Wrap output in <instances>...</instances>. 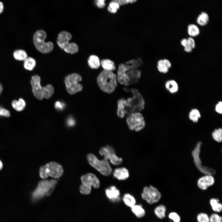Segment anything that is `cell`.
I'll use <instances>...</instances> for the list:
<instances>
[{
	"mask_svg": "<svg viewBox=\"0 0 222 222\" xmlns=\"http://www.w3.org/2000/svg\"><path fill=\"white\" fill-rule=\"evenodd\" d=\"M63 173L62 166L55 162H51L42 166L39 170V175L42 179L48 176L57 178L61 176Z\"/></svg>",
	"mask_w": 222,
	"mask_h": 222,
	"instance_id": "obj_8",
	"label": "cell"
},
{
	"mask_svg": "<svg viewBox=\"0 0 222 222\" xmlns=\"http://www.w3.org/2000/svg\"><path fill=\"white\" fill-rule=\"evenodd\" d=\"M2 90H3V88H2V86L1 84L0 83V94H1L2 92Z\"/></svg>",
	"mask_w": 222,
	"mask_h": 222,
	"instance_id": "obj_50",
	"label": "cell"
},
{
	"mask_svg": "<svg viewBox=\"0 0 222 222\" xmlns=\"http://www.w3.org/2000/svg\"><path fill=\"white\" fill-rule=\"evenodd\" d=\"M141 59L131 60L120 64L117 73V82L121 85L128 86L137 83L140 79L141 71L139 69L143 64Z\"/></svg>",
	"mask_w": 222,
	"mask_h": 222,
	"instance_id": "obj_2",
	"label": "cell"
},
{
	"mask_svg": "<svg viewBox=\"0 0 222 222\" xmlns=\"http://www.w3.org/2000/svg\"><path fill=\"white\" fill-rule=\"evenodd\" d=\"M122 200L126 206L130 208L136 204L135 198L129 193L125 194L122 197Z\"/></svg>",
	"mask_w": 222,
	"mask_h": 222,
	"instance_id": "obj_21",
	"label": "cell"
},
{
	"mask_svg": "<svg viewBox=\"0 0 222 222\" xmlns=\"http://www.w3.org/2000/svg\"><path fill=\"white\" fill-rule=\"evenodd\" d=\"M0 116L9 117L10 116V113L9 110L0 106Z\"/></svg>",
	"mask_w": 222,
	"mask_h": 222,
	"instance_id": "obj_38",
	"label": "cell"
},
{
	"mask_svg": "<svg viewBox=\"0 0 222 222\" xmlns=\"http://www.w3.org/2000/svg\"><path fill=\"white\" fill-rule=\"evenodd\" d=\"M187 32L191 37H194L199 35L200 31L196 25L194 24H190L188 26Z\"/></svg>",
	"mask_w": 222,
	"mask_h": 222,
	"instance_id": "obj_30",
	"label": "cell"
},
{
	"mask_svg": "<svg viewBox=\"0 0 222 222\" xmlns=\"http://www.w3.org/2000/svg\"><path fill=\"white\" fill-rule=\"evenodd\" d=\"M56 180H43L40 181L32 194V199L39 200L45 195H49L52 192L56 184Z\"/></svg>",
	"mask_w": 222,
	"mask_h": 222,
	"instance_id": "obj_5",
	"label": "cell"
},
{
	"mask_svg": "<svg viewBox=\"0 0 222 222\" xmlns=\"http://www.w3.org/2000/svg\"><path fill=\"white\" fill-rule=\"evenodd\" d=\"M24 61V67L27 70L32 71L35 66L36 61L32 57H27Z\"/></svg>",
	"mask_w": 222,
	"mask_h": 222,
	"instance_id": "obj_27",
	"label": "cell"
},
{
	"mask_svg": "<svg viewBox=\"0 0 222 222\" xmlns=\"http://www.w3.org/2000/svg\"><path fill=\"white\" fill-rule=\"evenodd\" d=\"M105 193L107 197L112 202H118L121 200L120 191L115 186H111L107 188Z\"/></svg>",
	"mask_w": 222,
	"mask_h": 222,
	"instance_id": "obj_16",
	"label": "cell"
},
{
	"mask_svg": "<svg viewBox=\"0 0 222 222\" xmlns=\"http://www.w3.org/2000/svg\"><path fill=\"white\" fill-rule=\"evenodd\" d=\"M184 51L187 52H190L192 51V49L188 45L184 47Z\"/></svg>",
	"mask_w": 222,
	"mask_h": 222,
	"instance_id": "obj_47",
	"label": "cell"
},
{
	"mask_svg": "<svg viewBox=\"0 0 222 222\" xmlns=\"http://www.w3.org/2000/svg\"><path fill=\"white\" fill-rule=\"evenodd\" d=\"M41 79L39 76L35 75L32 76L30 81L32 88V92L37 99L41 100L44 98H50L54 92L52 85L48 84L45 87H42L40 84Z\"/></svg>",
	"mask_w": 222,
	"mask_h": 222,
	"instance_id": "obj_4",
	"label": "cell"
},
{
	"mask_svg": "<svg viewBox=\"0 0 222 222\" xmlns=\"http://www.w3.org/2000/svg\"><path fill=\"white\" fill-rule=\"evenodd\" d=\"M100 63L104 70L112 72L116 69L114 62L109 59H103L100 61Z\"/></svg>",
	"mask_w": 222,
	"mask_h": 222,
	"instance_id": "obj_20",
	"label": "cell"
},
{
	"mask_svg": "<svg viewBox=\"0 0 222 222\" xmlns=\"http://www.w3.org/2000/svg\"><path fill=\"white\" fill-rule=\"evenodd\" d=\"M14 58L19 61H24L27 57L26 51L22 49H18L15 50L13 53Z\"/></svg>",
	"mask_w": 222,
	"mask_h": 222,
	"instance_id": "obj_26",
	"label": "cell"
},
{
	"mask_svg": "<svg viewBox=\"0 0 222 222\" xmlns=\"http://www.w3.org/2000/svg\"><path fill=\"white\" fill-rule=\"evenodd\" d=\"M222 217L217 213L212 214L209 217V222H222Z\"/></svg>",
	"mask_w": 222,
	"mask_h": 222,
	"instance_id": "obj_36",
	"label": "cell"
},
{
	"mask_svg": "<svg viewBox=\"0 0 222 222\" xmlns=\"http://www.w3.org/2000/svg\"><path fill=\"white\" fill-rule=\"evenodd\" d=\"M130 208L131 212L138 218H141L146 215L145 210L141 204H136Z\"/></svg>",
	"mask_w": 222,
	"mask_h": 222,
	"instance_id": "obj_19",
	"label": "cell"
},
{
	"mask_svg": "<svg viewBox=\"0 0 222 222\" xmlns=\"http://www.w3.org/2000/svg\"><path fill=\"white\" fill-rule=\"evenodd\" d=\"M82 184L80 187V192L83 194H88L91 191V186L96 188L100 185L99 180L95 175L92 173H88L82 176Z\"/></svg>",
	"mask_w": 222,
	"mask_h": 222,
	"instance_id": "obj_12",
	"label": "cell"
},
{
	"mask_svg": "<svg viewBox=\"0 0 222 222\" xmlns=\"http://www.w3.org/2000/svg\"><path fill=\"white\" fill-rule=\"evenodd\" d=\"M212 137L215 140L220 142L222 140V130L219 128L215 130L212 132Z\"/></svg>",
	"mask_w": 222,
	"mask_h": 222,
	"instance_id": "obj_33",
	"label": "cell"
},
{
	"mask_svg": "<svg viewBox=\"0 0 222 222\" xmlns=\"http://www.w3.org/2000/svg\"><path fill=\"white\" fill-rule=\"evenodd\" d=\"M4 6L3 3L0 1V14L2 13L4 10Z\"/></svg>",
	"mask_w": 222,
	"mask_h": 222,
	"instance_id": "obj_48",
	"label": "cell"
},
{
	"mask_svg": "<svg viewBox=\"0 0 222 222\" xmlns=\"http://www.w3.org/2000/svg\"><path fill=\"white\" fill-rule=\"evenodd\" d=\"M47 37L45 32L43 30H39L34 34L33 40L37 49L43 53H47L51 51L53 48L52 42H46L45 40Z\"/></svg>",
	"mask_w": 222,
	"mask_h": 222,
	"instance_id": "obj_6",
	"label": "cell"
},
{
	"mask_svg": "<svg viewBox=\"0 0 222 222\" xmlns=\"http://www.w3.org/2000/svg\"><path fill=\"white\" fill-rule=\"evenodd\" d=\"M113 175L114 178L118 180H125L129 177V173L126 168L119 167L114 170Z\"/></svg>",
	"mask_w": 222,
	"mask_h": 222,
	"instance_id": "obj_18",
	"label": "cell"
},
{
	"mask_svg": "<svg viewBox=\"0 0 222 222\" xmlns=\"http://www.w3.org/2000/svg\"><path fill=\"white\" fill-rule=\"evenodd\" d=\"M64 106L63 104L59 101H56L55 105V108L59 110L63 109Z\"/></svg>",
	"mask_w": 222,
	"mask_h": 222,
	"instance_id": "obj_43",
	"label": "cell"
},
{
	"mask_svg": "<svg viewBox=\"0 0 222 222\" xmlns=\"http://www.w3.org/2000/svg\"><path fill=\"white\" fill-rule=\"evenodd\" d=\"M120 5L117 0H112L109 4L108 10L111 13H115L119 9Z\"/></svg>",
	"mask_w": 222,
	"mask_h": 222,
	"instance_id": "obj_32",
	"label": "cell"
},
{
	"mask_svg": "<svg viewBox=\"0 0 222 222\" xmlns=\"http://www.w3.org/2000/svg\"><path fill=\"white\" fill-rule=\"evenodd\" d=\"M197 219L198 222H209V217L207 214L202 212L198 214Z\"/></svg>",
	"mask_w": 222,
	"mask_h": 222,
	"instance_id": "obj_35",
	"label": "cell"
},
{
	"mask_svg": "<svg viewBox=\"0 0 222 222\" xmlns=\"http://www.w3.org/2000/svg\"><path fill=\"white\" fill-rule=\"evenodd\" d=\"M120 5H124L129 3H132L137 0H117Z\"/></svg>",
	"mask_w": 222,
	"mask_h": 222,
	"instance_id": "obj_41",
	"label": "cell"
},
{
	"mask_svg": "<svg viewBox=\"0 0 222 222\" xmlns=\"http://www.w3.org/2000/svg\"><path fill=\"white\" fill-rule=\"evenodd\" d=\"M188 45L192 49L195 48V40L191 37H189L187 39Z\"/></svg>",
	"mask_w": 222,
	"mask_h": 222,
	"instance_id": "obj_39",
	"label": "cell"
},
{
	"mask_svg": "<svg viewBox=\"0 0 222 222\" xmlns=\"http://www.w3.org/2000/svg\"><path fill=\"white\" fill-rule=\"evenodd\" d=\"M169 218L174 222H180V217L179 216L176 212H171L169 214Z\"/></svg>",
	"mask_w": 222,
	"mask_h": 222,
	"instance_id": "obj_37",
	"label": "cell"
},
{
	"mask_svg": "<svg viewBox=\"0 0 222 222\" xmlns=\"http://www.w3.org/2000/svg\"><path fill=\"white\" fill-rule=\"evenodd\" d=\"M157 67L158 71L163 73H166L168 72L169 69L164 64L163 60H160L158 61Z\"/></svg>",
	"mask_w": 222,
	"mask_h": 222,
	"instance_id": "obj_34",
	"label": "cell"
},
{
	"mask_svg": "<svg viewBox=\"0 0 222 222\" xmlns=\"http://www.w3.org/2000/svg\"><path fill=\"white\" fill-rule=\"evenodd\" d=\"M218 199L212 198L210 199V204L213 210L216 212H220L222 210V205Z\"/></svg>",
	"mask_w": 222,
	"mask_h": 222,
	"instance_id": "obj_28",
	"label": "cell"
},
{
	"mask_svg": "<svg viewBox=\"0 0 222 222\" xmlns=\"http://www.w3.org/2000/svg\"><path fill=\"white\" fill-rule=\"evenodd\" d=\"M88 62L89 66L92 69H98L101 65L99 58L95 55L90 56L88 58Z\"/></svg>",
	"mask_w": 222,
	"mask_h": 222,
	"instance_id": "obj_22",
	"label": "cell"
},
{
	"mask_svg": "<svg viewBox=\"0 0 222 222\" xmlns=\"http://www.w3.org/2000/svg\"><path fill=\"white\" fill-rule=\"evenodd\" d=\"M75 123V121L72 118H69L68 120V124L69 126H73L74 125Z\"/></svg>",
	"mask_w": 222,
	"mask_h": 222,
	"instance_id": "obj_46",
	"label": "cell"
},
{
	"mask_svg": "<svg viewBox=\"0 0 222 222\" xmlns=\"http://www.w3.org/2000/svg\"><path fill=\"white\" fill-rule=\"evenodd\" d=\"M166 211V207L162 204L157 206L154 209L155 215L160 219H162L165 217Z\"/></svg>",
	"mask_w": 222,
	"mask_h": 222,
	"instance_id": "obj_24",
	"label": "cell"
},
{
	"mask_svg": "<svg viewBox=\"0 0 222 222\" xmlns=\"http://www.w3.org/2000/svg\"><path fill=\"white\" fill-rule=\"evenodd\" d=\"M3 167V164L1 160H0V170H1Z\"/></svg>",
	"mask_w": 222,
	"mask_h": 222,
	"instance_id": "obj_49",
	"label": "cell"
},
{
	"mask_svg": "<svg viewBox=\"0 0 222 222\" xmlns=\"http://www.w3.org/2000/svg\"><path fill=\"white\" fill-rule=\"evenodd\" d=\"M141 197L149 204H153L160 200L161 195L155 187L150 185L144 188Z\"/></svg>",
	"mask_w": 222,
	"mask_h": 222,
	"instance_id": "obj_14",
	"label": "cell"
},
{
	"mask_svg": "<svg viewBox=\"0 0 222 222\" xmlns=\"http://www.w3.org/2000/svg\"><path fill=\"white\" fill-rule=\"evenodd\" d=\"M123 89L125 91L131 93L132 96L118 100L117 114L121 118L132 113L140 112L144 109L145 104L144 99L138 89L126 87Z\"/></svg>",
	"mask_w": 222,
	"mask_h": 222,
	"instance_id": "obj_1",
	"label": "cell"
},
{
	"mask_svg": "<svg viewBox=\"0 0 222 222\" xmlns=\"http://www.w3.org/2000/svg\"><path fill=\"white\" fill-rule=\"evenodd\" d=\"M202 143L199 142L197 143L195 148L192 151L191 154L193 158L194 163L199 170L201 173L206 175H212L214 174L215 171L211 168L205 166L202 164L200 157V154Z\"/></svg>",
	"mask_w": 222,
	"mask_h": 222,
	"instance_id": "obj_13",
	"label": "cell"
},
{
	"mask_svg": "<svg viewBox=\"0 0 222 222\" xmlns=\"http://www.w3.org/2000/svg\"><path fill=\"white\" fill-rule=\"evenodd\" d=\"M216 111L219 113L221 114L222 113V102L219 101L215 107Z\"/></svg>",
	"mask_w": 222,
	"mask_h": 222,
	"instance_id": "obj_42",
	"label": "cell"
},
{
	"mask_svg": "<svg viewBox=\"0 0 222 222\" xmlns=\"http://www.w3.org/2000/svg\"><path fill=\"white\" fill-rule=\"evenodd\" d=\"M99 152L101 156L104 157V159L108 160H109L114 165H119L122 162V158L116 155L114 148L111 146L108 145L101 147Z\"/></svg>",
	"mask_w": 222,
	"mask_h": 222,
	"instance_id": "obj_15",
	"label": "cell"
},
{
	"mask_svg": "<svg viewBox=\"0 0 222 222\" xmlns=\"http://www.w3.org/2000/svg\"><path fill=\"white\" fill-rule=\"evenodd\" d=\"M165 86L166 89L172 93L177 92L179 89L177 83L174 80H170L167 81L165 83Z\"/></svg>",
	"mask_w": 222,
	"mask_h": 222,
	"instance_id": "obj_23",
	"label": "cell"
},
{
	"mask_svg": "<svg viewBox=\"0 0 222 222\" xmlns=\"http://www.w3.org/2000/svg\"><path fill=\"white\" fill-rule=\"evenodd\" d=\"M97 81L100 89L108 94L114 92L117 86V75L112 71L103 70L97 77Z\"/></svg>",
	"mask_w": 222,
	"mask_h": 222,
	"instance_id": "obj_3",
	"label": "cell"
},
{
	"mask_svg": "<svg viewBox=\"0 0 222 222\" xmlns=\"http://www.w3.org/2000/svg\"><path fill=\"white\" fill-rule=\"evenodd\" d=\"M82 80V77L79 74L73 73L66 76L64 83L68 92L73 95L82 90L83 86L79 82Z\"/></svg>",
	"mask_w": 222,
	"mask_h": 222,
	"instance_id": "obj_11",
	"label": "cell"
},
{
	"mask_svg": "<svg viewBox=\"0 0 222 222\" xmlns=\"http://www.w3.org/2000/svg\"><path fill=\"white\" fill-rule=\"evenodd\" d=\"M209 16L208 14L205 12H202L198 17L197 22L201 26L206 25L209 21Z\"/></svg>",
	"mask_w": 222,
	"mask_h": 222,
	"instance_id": "obj_29",
	"label": "cell"
},
{
	"mask_svg": "<svg viewBox=\"0 0 222 222\" xmlns=\"http://www.w3.org/2000/svg\"><path fill=\"white\" fill-rule=\"evenodd\" d=\"M181 45L184 47L188 45L187 39L184 38L182 39L180 42Z\"/></svg>",
	"mask_w": 222,
	"mask_h": 222,
	"instance_id": "obj_45",
	"label": "cell"
},
{
	"mask_svg": "<svg viewBox=\"0 0 222 222\" xmlns=\"http://www.w3.org/2000/svg\"><path fill=\"white\" fill-rule=\"evenodd\" d=\"M200 117V112L196 109H192L190 112L189 115L190 119L195 123L197 122Z\"/></svg>",
	"mask_w": 222,
	"mask_h": 222,
	"instance_id": "obj_31",
	"label": "cell"
},
{
	"mask_svg": "<svg viewBox=\"0 0 222 222\" xmlns=\"http://www.w3.org/2000/svg\"><path fill=\"white\" fill-rule=\"evenodd\" d=\"M163 61L164 64L169 68L171 66V62L167 59H164L163 60Z\"/></svg>",
	"mask_w": 222,
	"mask_h": 222,
	"instance_id": "obj_44",
	"label": "cell"
},
{
	"mask_svg": "<svg viewBox=\"0 0 222 222\" xmlns=\"http://www.w3.org/2000/svg\"><path fill=\"white\" fill-rule=\"evenodd\" d=\"M87 158L89 164L102 175L108 176L111 174L112 169L108 160H99L92 154H88Z\"/></svg>",
	"mask_w": 222,
	"mask_h": 222,
	"instance_id": "obj_9",
	"label": "cell"
},
{
	"mask_svg": "<svg viewBox=\"0 0 222 222\" xmlns=\"http://www.w3.org/2000/svg\"><path fill=\"white\" fill-rule=\"evenodd\" d=\"M72 36L69 32L65 31L60 32L58 34L57 43L59 47L66 52L74 54L78 52V47L74 43H69Z\"/></svg>",
	"mask_w": 222,
	"mask_h": 222,
	"instance_id": "obj_7",
	"label": "cell"
},
{
	"mask_svg": "<svg viewBox=\"0 0 222 222\" xmlns=\"http://www.w3.org/2000/svg\"><path fill=\"white\" fill-rule=\"evenodd\" d=\"M105 0H96L97 6L99 8H104L105 6Z\"/></svg>",
	"mask_w": 222,
	"mask_h": 222,
	"instance_id": "obj_40",
	"label": "cell"
},
{
	"mask_svg": "<svg viewBox=\"0 0 222 222\" xmlns=\"http://www.w3.org/2000/svg\"><path fill=\"white\" fill-rule=\"evenodd\" d=\"M12 105L13 108L18 111H22L26 106V103L24 100L21 98L18 101L14 100L12 101Z\"/></svg>",
	"mask_w": 222,
	"mask_h": 222,
	"instance_id": "obj_25",
	"label": "cell"
},
{
	"mask_svg": "<svg viewBox=\"0 0 222 222\" xmlns=\"http://www.w3.org/2000/svg\"><path fill=\"white\" fill-rule=\"evenodd\" d=\"M126 121L129 129L131 131L139 132L146 126L144 117L140 112H135L127 115Z\"/></svg>",
	"mask_w": 222,
	"mask_h": 222,
	"instance_id": "obj_10",
	"label": "cell"
},
{
	"mask_svg": "<svg viewBox=\"0 0 222 222\" xmlns=\"http://www.w3.org/2000/svg\"><path fill=\"white\" fill-rule=\"evenodd\" d=\"M214 177L211 175H206L200 178L198 181L197 185L201 189L205 190L214 183Z\"/></svg>",
	"mask_w": 222,
	"mask_h": 222,
	"instance_id": "obj_17",
	"label": "cell"
}]
</instances>
